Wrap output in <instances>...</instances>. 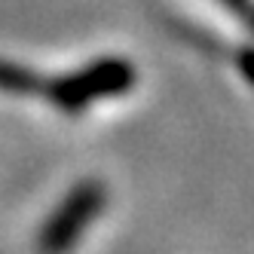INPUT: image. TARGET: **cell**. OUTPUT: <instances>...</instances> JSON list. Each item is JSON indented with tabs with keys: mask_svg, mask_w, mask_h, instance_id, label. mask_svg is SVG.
<instances>
[{
	"mask_svg": "<svg viewBox=\"0 0 254 254\" xmlns=\"http://www.w3.org/2000/svg\"><path fill=\"white\" fill-rule=\"evenodd\" d=\"M236 62H239V70H242V77L254 86V46H245L239 56H236Z\"/></svg>",
	"mask_w": 254,
	"mask_h": 254,
	"instance_id": "277c9868",
	"label": "cell"
},
{
	"mask_svg": "<svg viewBox=\"0 0 254 254\" xmlns=\"http://www.w3.org/2000/svg\"><path fill=\"white\" fill-rule=\"evenodd\" d=\"M135 83H138V67L129 59L104 56V59H95L77 70H70V74L43 77L37 98H43L62 114H83L95 101L126 95Z\"/></svg>",
	"mask_w": 254,
	"mask_h": 254,
	"instance_id": "6da1fadb",
	"label": "cell"
},
{
	"mask_svg": "<svg viewBox=\"0 0 254 254\" xmlns=\"http://www.w3.org/2000/svg\"><path fill=\"white\" fill-rule=\"evenodd\" d=\"M107 205V184L98 178H83L64 193V199L49 211L37 233L40 254H67L74 251L83 233L95 224V217Z\"/></svg>",
	"mask_w": 254,
	"mask_h": 254,
	"instance_id": "7a4b0ae2",
	"label": "cell"
},
{
	"mask_svg": "<svg viewBox=\"0 0 254 254\" xmlns=\"http://www.w3.org/2000/svg\"><path fill=\"white\" fill-rule=\"evenodd\" d=\"M40 86H43V74H37L34 67L0 59V92L15 98H37Z\"/></svg>",
	"mask_w": 254,
	"mask_h": 254,
	"instance_id": "3957f363",
	"label": "cell"
}]
</instances>
